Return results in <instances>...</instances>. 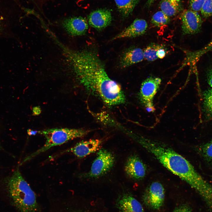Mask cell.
<instances>
[{
    "mask_svg": "<svg viewBox=\"0 0 212 212\" xmlns=\"http://www.w3.org/2000/svg\"><path fill=\"white\" fill-rule=\"evenodd\" d=\"M65 53L77 78L87 91L108 106L125 103V96L120 85L109 77L96 52L67 48Z\"/></svg>",
    "mask_w": 212,
    "mask_h": 212,
    "instance_id": "obj_1",
    "label": "cell"
},
{
    "mask_svg": "<svg viewBox=\"0 0 212 212\" xmlns=\"http://www.w3.org/2000/svg\"><path fill=\"white\" fill-rule=\"evenodd\" d=\"M133 138L170 171L191 187L195 183L199 174L183 156L163 144L141 136L135 135Z\"/></svg>",
    "mask_w": 212,
    "mask_h": 212,
    "instance_id": "obj_2",
    "label": "cell"
},
{
    "mask_svg": "<svg viewBox=\"0 0 212 212\" xmlns=\"http://www.w3.org/2000/svg\"><path fill=\"white\" fill-rule=\"evenodd\" d=\"M6 188L11 202L20 212H35L38 208L36 195L18 168L6 179Z\"/></svg>",
    "mask_w": 212,
    "mask_h": 212,
    "instance_id": "obj_3",
    "label": "cell"
},
{
    "mask_svg": "<svg viewBox=\"0 0 212 212\" xmlns=\"http://www.w3.org/2000/svg\"><path fill=\"white\" fill-rule=\"evenodd\" d=\"M89 132L82 129L68 128H52L38 131V133L45 137V143L40 148L26 157L23 162L32 159L54 146L61 145L75 138L83 137Z\"/></svg>",
    "mask_w": 212,
    "mask_h": 212,
    "instance_id": "obj_4",
    "label": "cell"
},
{
    "mask_svg": "<svg viewBox=\"0 0 212 212\" xmlns=\"http://www.w3.org/2000/svg\"><path fill=\"white\" fill-rule=\"evenodd\" d=\"M115 157L110 152L103 148L97 152L90 170L83 174V177L90 179L98 178L106 174L113 167Z\"/></svg>",
    "mask_w": 212,
    "mask_h": 212,
    "instance_id": "obj_5",
    "label": "cell"
},
{
    "mask_svg": "<svg viewBox=\"0 0 212 212\" xmlns=\"http://www.w3.org/2000/svg\"><path fill=\"white\" fill-rule=\"evenodd\" d=\"M165 190L160 183H152L146 188L142 196L145 206L153 210H158L163 206L165 201Z\"/></svg>",
    "mask_w": 212,
    "mask_h": 212,
    "instance_id": "obj_6",
    "label": "cell"
},
{
    "mask_svg": "<svg viewBox=\"0 0 212 212\" xmlns=\"http://www.w3.org/2000/svg\"><path fill=\"white\" fill-rule=\"evenodd\" d=\"M160 78L150 77L142 83L139 93L140 101L149 112L154 111L153 100L161 83Z\"/></svg>",
    "mask_w": 212,
    "mask_h": 212,
    "instance_id": "obj_7",
    "label": "cell"
},
{
    "mask_svg": "<svg viewBox=\"0 0 212 212\" xmlns=\"http://www.w3.org/2000/svg\"><path fill=\"white\" fill-rule=\"evenodd\" d=\"M181 19L183 34H194L200 31L203 21L197 12L191 9L185 10L181 14Z\"/></svg>",
    "mask_w": 212,
    "mask_h": 212,
    "instance_id": "obj_8",
    "label": "cell"
},
{
    "mask_svg": "<svg viewBox=\"0 0 212 212\" xmlns=\"http://www.w3.org/2000/svg\"><path fill=\"white\" fill-rule=\"evenodd\" d=\"M115 205L119 212H145L142 205L129 192L123 191L120 194Z\"/></svg>",
    "mask_w": 212,
    "mask_h": 212,
    "instance_id": "obj_9",
    "label": "cell"
},
{
    "mask_svg": "<svg viewBox=\"0 0 212 212\" xmlns=\"http://www.w3.org/2000/svg\"><path fill=\"white\" fill-rule=\"evenodd\" d=\"M124 170L129 178L135 180L143 179L146 175L147 170L146 166L142 160L135 155L128 158L125 164Z\"/></svg>",
    "mask_w": 212,
    "mask_h": 212,
    "instance_id": "obj_10",
    "label": "cell"
},
{
    "mask_svg": "<svg viewBox=\"0 0 212 212\" xmlns=\"http://www.w3.org/2000/svg\"><path fill=\"white\" fill-rule=\"evenodd\" d=\"M102 142V141L99 139L82 140L65 152H71L78 158H83L98 151Z\"/></svg>",
    "mask_w": 212,
    "mask_h": 212,
    "instance_id": "obj_11",
    "label": "cell"
},
{
    "mask_svg": "<svg viewBox=\"0 0 212 212\" xmlns=\"http://www.w3.org/2000/svg\"><path fill=\"white\" fill-rule=\"evenodd\" d=\"M62 24L66 32L73 36L84 35L88 28L86 19L81 16L67 18L64 20Z\"/></svg>",
    "mask_w": 212,
    "mask_h": 212,
    "instance_id": "obj_12",
    "label": "cell"
},
{
    "mask_svg": "<svg viewBox=\"0 0 212 212\" xmlns=\"http://www.w3.org/2000/svg\"><path fill=\"white\" fill-rule=\"evenodd\" d=\"M146 21L143 19H137L127 28L115 35L112 40L125 38H132L145 34L148 28Z\"/></svg>",
    "mask_w": 212,
    "mask_h": 212,
    "instance_id": "obj_13",
    "label": "cell"
},
{
    "mask_svg": "<svg viewBox=\"0 0 212 212\" xmlns=\"http://www.w3.org/2000/svg\"><path fill=\"white\" fill-rule=\"evenodd\" d=\"M112 21L111 12L106 9H100L92 11L88 18L90 25L98 30L106 27L111 24Z\"/></svg>",
    "mask_w": 212,
    "mask_h": 212,
    "instance_id": "obj_14",
    "label": "cell"
},
{
    "mask_svg": "<svg viewBox=\"0 0 212 212\" xmlns=\"http://www.w3.org/2000/svg\"><path fill=\"white\" fill-rule=\"evenodd\" d=\"M143 51L141 48L133 47L126 50L120 59V66L125 68L142 62L144 59Z\"/></svg>",
    "mask_w": 212,
    "mask_h": 212,
    "instance_id": "obj_15",
    "label": "cell"
},
{
    "mask_svg": "<svg viewBox=\"0 0 212 212\" xmlns=\"http://www.w3.org/2000/svg\"><path fill=\"white\" fill-rule=\"evenodd\" d=\"M74 212H110L102 200L87 199L83 200L79 208Z\"/></svg>",
    "mask_w": 212,
    "mask_h": 212,
    "instance_id": "obj_16",
    "label": "cell"
},
{
    "mask_svg": "<svg viewBox=\"0 0 212 212\" xmlns=\"http://www.w3.org/2000/svg\"><path fill=\"white\" fill-rule=\"evenodd\" d=\"M161 10L169 17L174 16L182 10V0H161Z\"/></svg>",
    "mask_w": 212,
    "mask_h": 212,
    "instance_id": "obj_17",
    "label": "cell"
},
{
    "mask_svg": "<svg viewBox=\"0 0 212 212\" xmlns=\"http://www.w3.org/2000/svg\"><path fill=\"white\" fill-rule=\"evenodd\" d=\"M118 10L124 17L128 16L132 12L139 0H114Z\"/></svg>",
    "mask_w": 212,
    "mask_h": 212,
    "instance_id": "obj_18",
    "label": "cell"
},
{
    "mask_svg": "<svg viewBox=\"0 0 212 212\" xmlns=\"http://www.w3.org/2000/svg\"><path fill=\"white\" fill-rule=\"evenodd\" d=\"M197 151L206 162L212 164V140L199 145Z\"/></svg>",
    "mask_w": 212,
    "mask_h": 212,
    "instance_id": "obj_19",
    "label": "cell"
},
{
    "mask_svg": "<svg viewBox=\"0 0 212 212\" xmlns=\"http://www.w3.org/2000/svg\"><path fill=\"white\" fill-rule=\"evenodd\" d=\"M203 108L207 117L212 116V88L206 90L203 93Z\"/></svg>",
    "mask_w": 212,
    "mask_h": 212,
    "instance_id": "obj_20",
    "label": "cell"
},
{
    "mask_svg": "<svg viewBox=\"0 0 212 212\" xmlns=\"http://www.w3.org/2000/svg\"><path fill=\"white\" fill-rule=\"evenodd\" d=\"M162 45L154 43H151L144 49V58L148 61H153L158 59L157 53Z\"/></svg>",
    "mask_w": 212,
    "mask_h": 212,
    "instance_id": "obj_21",
    "label": "cell"
},
{
    "mask_svg": "<svg viewBox=\"0 0 212 212\" xmlns=\"http://www.w3.org/2000/svg\"><path fill=\"white\" fill-rule=\"evenodd\" d=\"M212 51V40L203 48L194 52H191L188 54V62L195 64L206 53Z\"/></svg>",
    "mask_w": 212,
    "mask_h": 212,
    "instance_id": "obj_22",
    "label": "cell"
},
{
    "mask_svg": "<svg viewBox=\"0 0 212 212\" xmlns=\"http://www.w3.org/2000/svg\"><path fill=\"white\" fill-rule=\"evenodd\" d=\"M170 21L169 17L160 11L157 12L153 15L151 22L155 26L160 27L168 24Z\"/></svg>",
    "mask_w": 212,
    "mask_h": 212,
    "instance_id": "obj_23",
    "label": "cell"
},
{
    "mask_svg": "<svg viewBox=\"0 0 212 212\" xmlns=\"http://www.w3.org/2000/svg\"><path fill=\"white\" fill-rule=\"evenodd\" d=\"M201 15L205 18L212 16V0H206L201 10Z\"/></svg>",
    "mask_w": 212,
    "mask_h": 212,
    "instance_id": "obj_24",
    "label": "cell"
},
{
    "mask_svg": "<svg viewBox=\"0 0 212 212\" xmlns=\"http://www.w3.org/2000/svg\"><path fill=\"white\" fill-rule=\"evenodd\" d=\"M206 0H189V6L191 10L198 12L200 10Z\"/></svg>",
    "mask_w": 212,
    "mask_h": 212,
    "instance_id": "obj_25",
    "label": "cell"
},
{
    "mask_svg": "<svg viewBox=\"0 0 212 212\" xmlns=\"http://www.w3.org/2000/svg\"><path fill=\"white\" fill-rule=\"evenodd\" d=\"M173 212H192V210L188 204L182 203L176 206Z\"/></svg>",
    "mask_w": 212,
    "mask_h": 212,
    "instance_id": "obj_26",
    "label": "cell"
},
{
    "mask_svg": "<svg viewBox=\"0 0 212 212\" xmlns=\"http://www.w3.org/2000/svg\"><path fill=\"white\" fill-rule=\"evenodd\" d=\"M167 52L166 49L162 45L158 52L157 56L158 59H162L164 58Z\"/></svg>",
    "mask_w": 212,
    "mask_h": 212,
    "instance_id": "obj_27",
    "label": "cell"
},
{
    "mask_svg": "<svg viewBox=\"0 0 212 212\" xmlns=\"http://www.w3.org/2000/svg\"><path fill=\"white\" fill-rule=\"evenodd\" d=\"M206 76L208 83L212 88V67L209 69L207 71Z\"/></svg>",
    "mask_w": 212,
    "mask_h": 212,
    "instance_id": "obj_28",
    "label": "cell"
},
{
    "mask_svg": "<svg viewBox=\"0 0 212 212\" xmlns=\"http://www.w3.org/2000/svg\"><path fill=\"white\" fill-rule=\"evenodd\" d=\"M28 135L30 136L35 135L38 133V131H34L30 129H29L27 130Z\"/></svg>",
    "mask_w": 212,
    "mask_h": 212,
    "instance_id": "obj_29",
    "label": "cell"
},
{
    "mask_svg": "<svg viewBox=\"0 0 212 212\" xmlns=\"http://www.w3.org/2000/svg\"><path fill=\"white\" fill-rule=\"evenodd\" d=\"M33 112L35 115H38L41 112L40 109L38 107H35L33 109Z\"/></svg>",
    "mask_w": 212,
    "mask_h": 212,
    "instance_id": "obj_30",
    "label": "cell"
},
{
    "mask_svg": "<svg viewBox=\"0 0 212 212\" xmlns=\"http://www.w3.org/2000/svg\"><path fill=\"white\" fill-rule=\"evenodd\" d=\"M156 0H148L146 3L147 6L148 7L150 6Z\"/></svg>",
    "mask_w": 212,
    "mask_h": 212,
    "instance_id": "obj_31",
    "label": "cell"
},
{
    "mask_svg": "<svg viewBox=\"0 0 212 212\" xmlns=\"http://www.w3.org/2000/svg\"><path fill=\"white\" fill-rule=\"evenodd\" d=\"M2 148L1 145V144L0 143V150H2Z\"/></svg>",
    "mask_w": 212,
    "mask_h": 212,
    "instance_id": "obj_32",
    "label": "cell"
},
{
    "mask_svg": "<svg viewBox=\"0 0 212 212\" xmlns=\"http://www.w3.org/2000/svg\"><path fill=\"white\" fill-rule=\"evenodd\" d=\"M1 22H0V32L1 31Z\"/></svg>",
    "mask_w": 212,
    "mask_h": 212,
    "instance_id": "obj_33",
    "label": "cell"
},
{
    "mask_svg": "<svg viewBox=\"0 0 212 212\" xmlns=\"http://www.w3.org/2000/svg\"></svg>",
    "mask_w": 212,
    "mask_h": 212,
    "instance_id": "obj_34",
    "label": "cell"
}]
</instances>
